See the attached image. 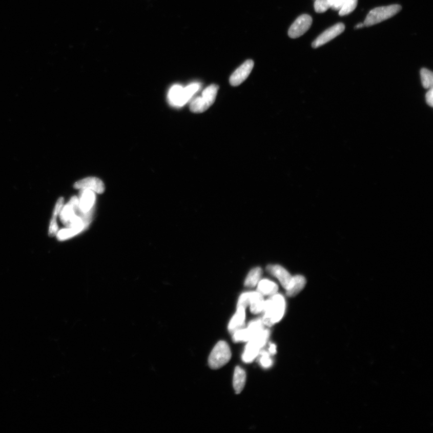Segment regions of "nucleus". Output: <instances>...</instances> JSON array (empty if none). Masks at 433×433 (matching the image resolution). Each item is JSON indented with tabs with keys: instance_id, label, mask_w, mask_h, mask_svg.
<instances>
[{
	"instance_id": "obj_1",
	"label": "nucleus",
	"mask_w": 433,
	"mask_h": 433,
	"mask_svg": "<svg viewBox=\"0 0 433 433\" xmlns=\"http://www.w3.org/2000/svg\"><path fill=\"white\" fill-rule=\"evenodd\" d=\"M286 302L284 297L279 294H274L270 299L265 301L263 324L271 327L282 319L285 314Z\"/></svg>"
},
{
	"instance_id": "obj_2",
	"label": "nucleus",
	"mask_w": 433,
	"mask_h": 433,
	"mask_svg": "<svg viewBox=\"0 0 433 433\" xmlns=\"http://www.w3.org/2000/svg\"><path fill=\"white\" fill-rule=\"evenodd\" d=\"M219 86L211 85L204 90L202 96L196 98L190 105L191 112L195 113H201L205 112L212 106L216 100Z\"/></svg>"
},
{
	"instance_id": "obj_3",
	"label": "nucleus",
	"mask_w": 433,
	"mask_h": 433,
	"mask_svg": "<svg viewBox=\"0 0 433 433\" xmlns=\"http://www.w3.org/2000/svg\"><path fill=\"white\" fill-rule=\"evenodd\" d=\"M401 9L402 7L399 5L379 7V8L374 9L368 14L363 24L366 27L376 25L377 24L392 18L400 12Z\"/></svg>"
},
{
	"instance_id": "obj_4",
	"label": "nucleus",
	"mask_w": 433,
	"mask_h": 433,
	"mask_svg": "<svg viewBox=\"0 0 433 433\" xmlns=\"http://www.w3.org/2000/svg\"><path fill=\"white\" fill-rule=\"evenodd\" d=\"M230 346L225 341H219L215 345L209 356V364L211 368L220 369L226 364L231 358Z\"/></svg>"
},
{
	"instance_id": "obj_5",
	"label": "nucleus",
	"mask_w": 433,
	"mask_h": 433,
	"mask_svg": "<svg viewBox=\"0 0 433 433\" xmlns=\"http://www.w3.org/2000/svg\"><path fill=\"white\" fill-rule=\"evenodd\" d=\"M313 23V18L309 15L304 14L299 17L291 26L288 35L293 39L299 37L305 33Z\"/></svg>"
},
{
	"instance_id": "obj_6",
	"label": "nucleus",
	"mask_w": 433,
	"mask_h": 433,
	"mask_svg": "<svg viewBox=\"0 0 433 433\" xmlns=\"http://www.w3.org/2000/svg\"><path fill=\"white\" fill-rule=\"evenodd\" d=\"M345 25L342 23H338L335 26H332L329 29L325 31L323 33L321 34L316 39H315L312 46L314 48L320 47L323 45L328 43L329 41L334 39V38L337 37L344 32L345 30Z\"/></svg>"
},
{
	"instance_id": "obj_7",
	"label": "nucleus",
	"mask_w": 433,
	"mask_h": 433,
	"mask_svg": "<svg viewBox=\"0 0 433 433\" xmlns=\"http://www.w3.org/2000/svg\"><path fill=\"white\" fill-rule=\"evenodd\" d=\"M254 67V62L252 60L245 61L243 64L240 66L233 75L231 76L230 83L231 86H238L242 84L251 74L253 68Z\"/></svg>"
},
{
	"instance_id": "obj_8",
	"label": "nucleus",
	"mask_w": 433,
	"mask_h": 433,
	"mask_svg": "<svg viewBox=\"0 0 433 433\" xmlns=\"http://www.w3.org/2000/svg\"><path fill=\"white\" fill-rule=\"evenodd\" d=\"M79 199L77 196L72 197L70 201L62 208L60 213V220L67 227L71 221L77 216L78 209Z\"/></svg>"
},
{
	"instance_id": "obj_9",
	"label": "nucleus",
	"mask_w": 433,
	"mask_h": 433,
	"mask_svg": "<svg viewBox=\"0 0 433 433\" xmlns=\"http://www.w3.org/2000/svg\"><path fill=\"white\" fill-rule=\"evenodd\" d=\"M75 189L90 190L99 194L105 192V186L101 180L95 177H89L80 180L74 184Z\"/></svg>"
},
{
	"instance_id": "obj_10",
	"label": "nucleus",
	"mask_w": 433,
	"mask_h": 433,
	"mask_svg": "<svg viewBox=\"0 0 433 433\" xmlns=\"http://www.w3.org/2000/svg\"><path fill=\"white\" fill-rule=\"evenodd\" d=\"M79 199V209L83 213L94 209L96 197L94 192L90 190H81Z\"/></svg>"
},
{
	"instance_id": "obj_11",
	"label": "nucleus",
	"mask_w": 433,
	"mask_h": 433,
	"mask_svg": "<svg viewBox=\"0 0 433 433\" xmlns=\"http://www.w3.org/2000/svg\"><path fill=\"white\" fill-rule=\"evenodd\" d=\"M266 271L278 279L285 289L293 277L285 269L279 265H269L266 266Z\"/></svg>"
},
{
	"instance_id": "obj_12",
	"label": "nucleus",
	"mask_w": 433,
	"mask_h": 433,
	"mask_svg": "<svg viewBox=\"0 0 433 433\" xmlns=\"http://www.w3.org/2000/svg\"><path fill=\"white\" fill-rule=\"evenodd\" d=\"M306 284V280L303 276L297 275L292 277L285 289L287 296L292 297L297 296L303 290Z\"/></svg>"
},
{
	"instance_id": "obj_13",
	"label": "nucleus",
	"mask_w": 433,
	"mask_h": 433,
	"mask_svg": "<svg viewBox=\"0 0 433 433\" xmlns=\"http://www.w3.org/2000/svg\"><path fill=\"white\" fill-rule=\"evenodd\" d=\"M245 320V309L242 307H237L236 313L228 325V330L230 333L233 334L240 329L244 328Z\"/></svg>"
},
{
	"instance_id": "obj_14",
	"label": "nucleus",
	"mask_w": 433,
	"mask_h": 433,
	"mask_svg": "<svg viewBox=\"0 0 433 433\" xmlns=\"http://www.w3.org/2000/svg\"><path fill=\"white\" fill-rule=\"evenodd\" d=\"M246 382V374L240 366L235 369L233 378V386L235 393L240 394L243 390Z\"/></svg>"
},
{
	"instance_id": "obj_15",
	"label": "nucleus",
	"mask_w": 433,
	"mask_h": 433,
	"mask_svg": "<svg viewBox=\"0 0 433 433\" xmlns=\"http://www.w3.org/2000/svg\"><path fill=\"white\" fill-rule=\"evenodd\" d=\"M261 349L254 341H248L246 346H245V350L242 356V360L245 363L252 362L256 357L259 355L260 352H261Z\"/></svg>"
},
{
	"instance_id": "obj_16",
	"label": "nucleus",
	"mask_w": 433,
	"mask_h": 433,
	"mask_svg": "<svg viewBox=\"0 0 433 433\" xmlns=\"http://www.w3.org/2000/svg\"><path fill=\"white\" fill-rule=\"evenodd\" d=\"M265 300L261 294L258 292H251L250 310L251 313L258 314L264 311Z\"/></svg>"
},
{
	"instance_id": "obj_17",
	"label": "nucleus",
	"mask_w": 433,
	"mask_h": 433,
	"mask_svg": "<svg viewBox=\"0 0 433 433\" xmlns=\"http://www.w3.org/2000/svg\"><path fill=\"white\" fill-rule=\"evenodd\" d=\"M278 286L270 280L264 279L258 283L257 292L264 296H273L278 292Z\"/></svg>"
},
{
	"instance_id": "obj_18",
	"label": "nucleus",
	"mask_w": 433,
	"mask_h": 433,
	"mask_svg": "<svg viewBox=\"0 0 433 433\" xmlns=\"http://www.w3.org/2000/svg\"><path fill=\"white\" fill-rule=\"evenodd\" d=\"M183 88L181 86L175 85L170 89L169 92V100L172 105L178 107L183 106L182 92Z\"/></svg>"
},
{
	"instance_id": "obj_19",
	"label": "nucleus",
	"mask_w": 433,
	"mask_h": 433,
	"mask_svg": "<svg viewBox=\"0 0 433 433\" xmlns=\"http://www.w3.org/2000/svg\"><path fill=\"white\" fill-rule=\"evenodd\" d=\"M262 275V270L256 267L251 270L245 278L244 285L248 287H255L259 282Z\"/></svg>"
},
{
	"instance_id": "obj_20",
	"label": "nucleus",
	"mask_w": 433,
	"mask_h": 433,
	"mask_svg": "<svg viewBox=\"0 0 433 433\" xmlns=\"http://www.w3.org/2000/svg\"><path fill=\"white\" fill-rule=\"evenodd\" d=\"M83 231L80 229L75 228H69L63 229L57 234L58 240L64 241L75 236V235L81 233Z\"/></svg>"
},
{
	"instance_id": "obj_21",
	"label": "nucleus",
	"mask_w": 433,
	"mask_h": 433,
	"mask_svg": "<svg viewBox=\"0 0 433 433\" xmlns=\"http://www.w3.org/2000/svg\"><path fill=\"white\" fill-rule=\"evenodd\" d=\"M422 85L425 89L432 88L433 75L431 71L422 68L420 72Z\"/></svg>"
},
{
	"instance_id": "obj_22",
	"label": "nucleus",
	"mask_w": 433,
	"mask_h": 433,
	"mask_svg": "<svg viewBox=\"0 0 433 433\" xmlns=\"http://www.w3.org/2000/svg\"><path fill=\"white\" fill-rule=\"evenodd\" d=\"M200 85L198 83H193L183 89L182 98L183 105H185L190 98L198 91Z\"/></svg>"
},
{
	"instance_id": "obj_23",
	"label": "nucleus",
	"mask_w": 433,
	"mask_h": 433,
	"mask_svg": "<svg viewBox=\"0 0 433 433\" xmlns=\"http://www.w3.org/2000/svg\"><path fill=\"white\" fill-rule=\"evenodd\" d=\"M358 0H345L342 8L339 10V15L342 16L347 15L348 14L354 11L358 5Z\"/></svg>"
},
{
	"instance_id": "obj_24",
	"label": "nucleus",
	"mask_w": 433,
	"mask_h": 433,
	"mask_svg": "<svg viewBox=\"0 0 433 433\" xmlns=\"http://www.w3.org/2000/svg\"><path fill=\"white\" fill-rule=\"evenodd\" d=\"M233 334V341L235 342H248L250 341L251 338L246 328H242Z\"/></svg>"
},
{
	"instance_id": "obj_25",
	"label": "nucleus",
	"mask_w": 433,
	"mask_h": 433,
	"mask_svg": "<svg viewBox=\"0 0 433 433\" xmlns=\"http://www.w3.org/2000/svg\"><path fill=\"white\" fill-rule=\"evenodd\" d=\"M314 8L315 12L317 13L326 12L329 8H331L330 2L329 0H315Z\"/></svg>"
},
{
	"instance_id": "obj_26",
	"label": "nucleus",
	"mask_w": 433,
	"mask_h": 433,
	"mask_svg": "<svg viewBox=\"0 0 433 433\" xmlns=\"http://www.w3.org/2000/svg\"><path fill=\"white\" fill-rule=\"evenodd\" d=\"M259 362L261 366L264 368H269L272 366L273 361L269 352L262 351L259 353Z\"/></svg>"
},
{
	"instance_id": "obj_27",
	"label": "nucleus",
	"mask_w": 433,
	"mask_h": 433,
	"mask_svg": "<svg viewBox=\"0 0 433 433\" xmlns=\"http://www.w3.org/2000/svg\"><path fill=\"white\" fill-rule=\"evenodd\" d=\"M251 292L244 293L241 294L238 301L237 307L246 308L250 304Z\"/></svg>"
},
{
	"instance_id": "obj_28",
	"label": "nucleus",
	"mask_w": 433,
	"mask_h": 433,
	"mask_svg": "<svg viewBox=\"0 0 433 433\" xmlns=\"http://www.w3.org/2000/svg\"><path fill=\"white\" fill-rule=\"evenodd\" d=\"M58 225L56 221V219L52 217L49 228V235L50 237H53L57 235L58 233Z\"/></svg>"
},
{
	"instance_id": "obj_29",
	"label": "nucleus",
	"mask_w": 433,
	"mask_h": 433,
	"mask_svg": "<svg viewBox=\"0 0 433 433\" xmlns=\"http://www.w3.org/2000/svg\"><path fill=\"white\" fill-rule=\"evenodd\" d=\"M64 199L63 197H60V198L57 200L56 204H55L53 215V217L55 218V219H56L58 215L60 214L62 208L64 207Z\"/></svg>"
},
{
	"instance_id": "obj_30",
	"label": "nucleus",
	"mask_w": 433,
	"mask_h": 433,
	"mask_svg": "<svg viewBox=\"0 0 433 433\" xmlns=\"http://www.w3.org/2000/svg\"><path fill=\"white\" fill-rule=\"evenodd\" d=\"M432 96H433V91H432V88L429 89L428 91L426 93L425 95V99L426 102H427V105L430 107H432L433 106V100H432Z\"/></svg>"
},
{
	"instance_id": "obj_31",
	"label": "nucleus",
	"mask_w": 433,
	"mask_h": 433,
	"mask_svg": "<svg viewBox=\"0 0 433 433\" xmlns=\"http://www.w3.org/2000/svg\"><path fill=\"white\" fill-rule=\"evenodd\" d=\"M277 352L276 346L275 344H271L270 345L269 353L270 355H275Z\"/></svg>"
},
{
	"instance_id": "obj_32",
	"label": "nucleus",
	"mask_w": 433,
	"mask_h": 433,
	"mask_svg": "<svg viewBox=\"0 0 433 433\" xmlns=\"http://www.w3.org/2000/svg\"><path fill=\"white\" fill-rule=\"evenodd\" d=\"M364 26H364V24H363V23H359V24H358V25H357L355 27V28H356V29H359V28H362Z\"/></svg>"
},
{
	"instance_id": "obj_33",
	"label": "nucleus",
	"mask_w": 433,
	"mask_h": 433,
	"mask_svg": "<svg viewBox=\"0 0 433 433\" xmlns=\"http://www.w3.org/2000/svg\"><path fill=\"white\" fill-rule=\"evenodd\" d=\"M340 2H341V8H342V6L343 4H344V2H345V0H340Z\"/></svg>"
}]
</instances>
